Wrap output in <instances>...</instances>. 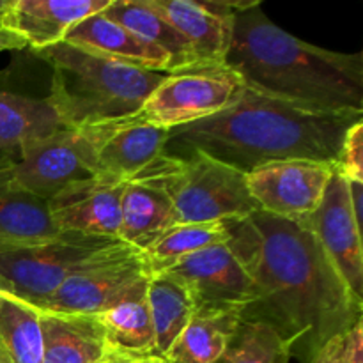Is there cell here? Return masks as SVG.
Wrapping results in <instances>:
<instances>
[{
	"instance_id": "obj_27",
	"label": "cell",
	"mask_w": 363,
	"mask_h": 363,
	"mask_svg": "<svg viewBox=\"0 0 363 363\" xmlns=\"http://www.w3.org/2000/svg\"><path fill=\"white\" fill-rule=\"evenodd\" d=\"M0 346L13 363H43L39 308L0 293Z\"/></svg>"
},
{
	"instance_id": "obj_16",
	"label": "cell",
	"mask_w": 363,
	"mask_h": 363,
	"mask_svg": "<svg viewBox=\"0 0 363 363\" xmlns=\"http://www.w3.org/2000/svg\"><path fill=\"white\" fill-rule=\"evenodd\" d=\"M190 43L199 64H223L233 39L234 13L241 2L230 0H147Z\"/></svg>"
},
{
	"instance_id": "obj_26",
	"label": "cell",
	"mask_w": 363,
	"mask_h": 363,
	"mask_svg": "<svg viewBox=\"0 0 363 363\" xmlns=\"http://www.w3.org/2000/svg\"><path fill=\"white\" fill-rule=\"evenodd\" d=\"M98 318L108 350L121 351L135 358L156 354L155 328L145 293L128 298Z\"/></svg>"
},
{
	"instance_id": "obj_14",
	"label": "cell",
	"mask_w": 363,
	"mask_h": 363,
	"mask_svg": "<svg viewBox=\"0 0 363 363\" xmlns=\"http://www.w3.org/2000/svg\"><path fill=\"white\" fill-rule=\"evenodd\" d=\"M112 0H0V25L20 35L35 52L52 48L85 18Z\"/></svg>"
},
{
	"instance_id": "obj_30",
	"label": "cell",
	"mask_w": 363,
	"mask_h": 363,
	"mask_svg": "<svg viewBox=\"0 0 363 363\" xmlns=\"http://www.w3.org/2000/svg\"><path fill=\"white\" fill-rule=\"evenodd\" d=\"M325 353L332 363H363V321L330 340Z\"/></svg>"
},
{
	"instance_id": "obj_29",
	"label": "cell",
	"mask_w": 363,
	"mask_h": 363,
	"mask_svg": "<svg viewBox=\"0 0 363 363\" xmlns=\"http://www.w3.org/2000/svg\"><path fill=\"white\" fill-rule=\"evenodd\" d=\"M335 169L350 181L363 183V123H354L347 130L340 147Z\"/></svg>"
},
{
	"instance_id": "obj_7",
	"label": "cell",
	"mask_w": 363,
	"mask_h": 363,
	"mask_svg": "<svg viewBox=\"0 0 363 363\" xmlns=\"http://www.w3.org/2000/svg\"><path fill=\"white\" fill-rule=\"evenodd\" d=\"M243 92V80L225 62L194 64L167 73L137 116L152 126L174 130L230 108Z\"/></svg>"
},
{
	"instance_id": "obj_19",
	"label": "cell",
	"mask_w": 363,
	"mask_h": 363,
	"mask_svg": "<svg viewBox=\"0 0 363 363\" xmlns=\"http://www.w3.org/2000/svg\"><path fill=\"white\" fill-rule=\"evenodd\" d=\"M13 158L0 162V248L41 243L60 234L48 201L18 190L6 179V167Z\"/></svg>"
},
{
	"instance_id": "obj_36",
	"label": "cell",
	"mask_w": 363,
	"mask_h": 363,
	"mask_svg": "<svg viewBox=\"0 0 363 363\" xmlns=\"http://www.w3.org/2000/svg\"><path fill=\"white\" fill-rule=\"evenodd\" d=\"M0 363H13L9 360V357H7V353L4 351L2 346H0Z\"/></svg>"
},
{
	"instance_id": "obj_1",
	"label": "cell",
	"mask_w": 363,
	"mask_h": 363,
	"mask_svg": "<svg viewBox=\"0 0 363 363\" xmlns=\"http://www.w3.org/2000/svg\"><path fill=\"white\" fill-rule=\"evenodd\" d=\"M227 245L255 287V300L240 318L279 333L298 363H311L330 340L363 321V300L305 223L257 211L227 220Z\"/></svg>"
},
{
	"instance_id": "obj_5",
	"label": "cell",
	"mask_w": 363,
	"mask_h": 363,
	"mask_svg": "<svg viewBox=\"0 0 363 363\" xmlns=\"http://www.w3.org/2000/svg\"><path fill=\"white\" fill-rule=\"evenodd\" d=\"M131 181H142L169 197L174 223H211L259 211L247 176L202 152L162 155Z\"/></svg>"
},
{
	"instance_id": "obj_6",
	"label": "cell",
	"mask_w": 363,
	"mask_h": 363,
	"mask_svg": "<svg viewBox=\"0 0 363 363\" xmlns=\"http://www.w3.org/2000/svg\"><path fill=\"white\" fill-rule=\"evenodd\" d=\"M130 247L117 238L60 233L25 247L0 248V293L41 307L69 277Z\"/></svg>"
},
{
	"instance_id": "obj_24",
	"label": "cell",
	"mask_w": 363,
	"mask_h": 363,
	"mask_svg": "<svg viewBox=\"0 0 363 363\" xmlns=\"http://www.w3.org/2000/svg\"><path fill=\"white\" fill-rule=\"evenodd\" d=\"M149 312L155 328L156 354L165 357L195 312V300L186 284L170 272L149 277Z\"/></svg>"
},
{
	"instance_id": "obj_32",
	"label": "cell",
	"mask_w": 363,
	"mask_h": 363,
	"mask_svg": "<svg viewBox=\"0 0 363 363\" xmlns=\"http://www.w3.org/2000/svg\"><path fill=\"white\" fill-rule=\"evenodd\" d=\"M135 357H130L126 353H121V351H112L108 350V354H106L105 362L103 363H133Z\"/></svg>"
},
{
	"instance_id": "obj_28",
	"label": "cell",
	"mask_w": 363,
	"mask_h": 363,
	"mask_svg": "<svg viewBox=\"0 0 363 363\" xmlns=\"http://www.w3.org/2000/svg\"><path fill=\"white\" fill-rule=\"evenodd\" d=\"M287 344L269 326L255 321L238 325L229 346L216 363H289Z\"/></svg>"
},
{
	"instance_id": "obj_15",
	"label": "cell",
	"mask_w": 363,
	"mask_h": 363,
	"mask_svg": "<svg viewBox=\"0 0 363 363\" xmlns=\"http://www.w3.org/2000/svg\"><path fill=\"white\" fill-rule=\"evenodd\" d=\"M126 184L94 177L60 191L48 201L53 223L60 233L119 240L121 199Z\"/></svg>"
},
{
	"instance_id": "obj_8",
	"label": "cell",
	"mask_w": 363,
	"mask_h": 363,
	"mask_svg": "<svg viewBox=\"0 0 363 363\" xmlns=\"http://www.w3.org/2000/svg\"><path fill=\"white\" fill-rule=\"evenodd\" d=\"M94 177L91 142L84 131L67 128L20 147L6 167V179L13 186L45 201Z\"/></svg>"
},
{
	"instance_id": "obj_12",
	"label": "cell",
	"mask_w": 363,
	"mask_h": 363,
	"mask_svg": "<svg viewBox=\"0 0 363 363\" xmlns=\"http://www.w3.org/2000/svg\"><path fill=\"white\" fill-rule=\"evenodd\" d=\"M94 152L96 176L128 183L163 152L169 130L152 126L135 113L84 128Z\"/></svg>"
},
{
	"instance_id": "obj_20",
	"label": "cell",
	"mask_w": 363,
	"mask_h": 363,
	"mask_svg": "<svg viewBox=\"0 0 363 363\" xmlns=\"http://www.w3.org/2000/svg\"><path fill=\"white\" fill-rule=\"evenodd\" d=\"M234 308H195L181 335L165 354L169 363H216L240 325Z\"/></svg>"
},
{
	"instance_id": "obj_3",
	"label": "cell",
	"mask_w": 363,
	"mask_h": 363,
	"mask_svg": "<svg viewBox=\"0 0 363 363\" xmlns=\"http://www.w3.org/2000/svg\"><path fill=\"white\" fill-rule=\"evenodd\" d=\"M225 64L245 87L291 105L363 116V55L311 45L273 23L261 2L234 13Z\"/></svg>"
},
{
	"instance_id": "obj_9",
	"label": "cell",
	"mask_w": 363,
	"mask_h": 363,
	"mask_svg": "<svg viewBox=\"0 0 363 363\" xmlns=\"http://www.w3.org/2000/svg\"><path fill=\"white\" fill-rule=\"evenodd\" d=\"M149 272L140 252L126 247L69 277L39 311L99 315L147 291Z\"/></svg>"
},
{
	"instance_id": "obj_18",
	"label": "cell",
	"mask_w": 363,
	"mask_h": 363,
	"mask_svg": "<svg viewBox=\"0 0 363 363\" xmlns=\"http://www.w3.org/2000/svg\"><path fill=\"white\" fill-rule=\"evenodd\" d=\"M43 363H103L108 354L98 315L39 311Z\"/></svg>"
},
{
	"instance_id": "obj_21",
	"label": "cell",
	"mask_w": 363,
	"mask_h": 363,
	"mask_svg": "<svg viewBox=\"0 0 363 363\" xmlns=\"http://www.w3.org/2000/svg\"><path fill=\"white\" fill-rule=\"evenodd\" d=\"M174 225L172 204L162 190L142 181H128L121 199V241L142 252Z\"/></svg>"
},
{
	"instance_id": "obj_11",
	"label": "cell",
	"mask_w": 363,
	"mask_h": 363,
	"mask_svg": "<svg viewBox=\"0 0 363 363\" xmlns=\"http://www.w3.org/2000/svg\"><path fill=\"white\" fill-rule=\"evenodd\" d=\"M305 225L318 238L347 287L363 300L362 225L351 206L350 183L337 169L326 184L321 204Z\"/></svg>"
},
{
	"instance_id": "obj_35",
	"label": "cell",
	"mask_w": 363,
	"mask_h": 363,
	"mask_svg": "<svg viewBox=\"0 0 363 363\" xmlns=\"http://www.w3.org/2000/svg\"><path fill=\"white\" fill-rule=\"evenodd\" d=\"M13 156H16V155H13V152H7L6 149H2V145H0V162L13 158Z\"/></svg>"
},
{
	"instance_id": "obj_25",
	"label": "cell",
	"mask_w": 363,
	"mask_h": 363,
	"mask_svg": "<svg viewBox=\"0 0 363 363\" xmlns=\"http://www.w3.org/2000/svg\"><path fill=\"white\" fill-rule=\"evenodd\" d=\"M227 240V220L211 223H181L160 234L140 252V257L149 275H156L170 269L188 255L197 254L213 245L225 243Z\"/></svg>"
},
{
	"instance_id": "obj_22",
	"label": "cell",
	"mask_w": 363,
	"mask_h": 363,
	"mask_svg": "<svg viewBox=\"0 0 363 363\" xmlns=\"http://www.w3.org/2000/svg\"><path fill=\"white\" fill-rule=\"evenodd\" d=\"M103 14L165 52L172 71L199 64L190 43L147 0H112Z\"/></svg>"
},
{
	"instance_id": "obj_10",
	"label": "cell",
	"mask_w": 363,
	"mask_h": 363,
	"mask_svg": "<svg viewBox=\"0 0 363 363\" xmlns=\"http://www.w3.org/2000/svg\"><path fill=\"white\" fill-rule=\"evenodd\" d=\"M335 165L308 160H286L262 165L247 176L252 199L277 218L305 223L321 204Z\"/></svg>"
},
{
	"instance_id": "obj_4",
	"label": "cell",
	"mask_w": 363,
	"mask_h": 363,
	"mask_svg": "<svg viewBox=\"0 0 363 363\" xmlns=\"http://www.w3.org/2000/svg\"><path fill=\"white\" fill-rule=\"evenodd\" d=\"M39 53L52 67L46 99L67 130L135 116L167 74L89 53L64 41Z\"/></svg>"
},
{
	"instance_id": "obj_31",
	"label": "cell",
	"mask_w": 363,
	"mask_h": 363,
	"mask_svg": "<svg viewBox=\"0 0 363 363\" xmlns=\"http://www.w3.org/2000/svg\"><path fill=\"white\" fill-rule=\"evenodd\" d=\"M27 46V43L16 35L14 32L7 30L0 25V52H6V50H21Z\"/></svg>"
},
{
	"instance_id": "obj_23",
	"label": "cell",
	"mask_w": 363,
	"mask_h": 363,
	"mask_svg": "<svg viewBox=\"0 0 363 363\" xmlns=\"http://www.w3.org/2000/svg\"><path fill=\"white\" fill-rule=\"evenodd\" d=\"M66 130L46 98L0 89V145L16 155L18 149Z\"/></svg>"
},
{
	"instance_id": "obj_13",
	"label": "cell",
	"mask_w": 363,
	"mask_h": 363,
	"mask_svg": "<svg viewBox=\"0 0 363 363\" xmlns=\"http://www.w3.org/2000/svg\"><path fill=\"white\" fill-rule=\"evenodd\" d=\"M167 272L186 284L195 308H234L241 314L255 300L254 282L227 241L188 255Z\"/></svg>"
},
{
	"instance_id": "obj_34",
	"label": "cell",
	"mask_w": 363,
	"mask_h": 363,
	"mask_svg": "<svg viewBox=\"0 0 363 363\" xmlns=\"http://www.w3.org/2000/svg\"><path fill=\"white\" fill-rule=\"evenodd\" d=\"M311 363H332V362H330L328 354H326V353H325V350H323V351H321V353H319V354H318V357H315V358H314V360H312Z\"/></svg>"
},
{
	"instance_id": "obj_2",
	"label": "cell",
	"mask_w": 363,
	"mask_h": 363,
	"mask_svg": "<svg viewBox=\"0 0 363 363\" xmlns=\"http://www.w3.org/2000/svg\"><path fill=\"white\" fill-rule=\"evenodd\" d=\"M362 117L308 110L245 87L230 108L169 130L163 152H202L241 174L286 160L337 165L347 130Z\"/></svg>"
},
{
	"instance_id": "obj_33",
	"label": "cell",
	"mask_w": 363,
	"mask_h": 363,
	"mask_svg": "<svg viewBox=\"0 0 363 363\" xmlns=\"http://www.w3.org/2000/svg\"><path fill=\"white\" fill-rule=\"evenodd\" d=\"M133 363H169L163 357H158V354H149V357H140L135 358Z\"/></svg>"
},
{
	"instance_id": "obj_17",
	"label": "cell",
	"mask_w": 363,
	"mask_h": 363,
	"mask_svg": "<svg viewBox=\"0 0 363 363\" xmlns=\"http://www.w3.org/2000/svg\"><path fill=\"white\" fill-rule=\"evenodd\" d=\"M64 43L85 50L89 53L106 57V59L142 67V69L158 71V73L172 71L165 52L135 35L123 25L108 20L103 11L74 25L67 32Z\"/></svg>"
}]
</instances>
